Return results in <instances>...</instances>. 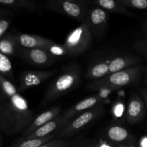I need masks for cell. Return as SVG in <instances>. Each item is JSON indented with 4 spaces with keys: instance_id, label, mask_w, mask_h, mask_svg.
I'll use <instances>...</instances> for the list:
<instances>
[{
    "instance_id": "cell-1",
    "label": "cell",
    "mask_w": 147,
    "mask_h": 147,
    "mask_svg": "<svg viewBox=\"0 0 147 147\" xmlns=\"http://www.w3.org/2000/svg\"><path fill=\"white\" fill-rule=\"evenodd\" d=\"M5 96L0 103V131L7 136L23 133L34 119V113L17 88Z\"/></svg>"
},
{
    "instance_id": "cell-2",
    "label": "cell",
    "mask_w": 147,
    "mask_h": 147,
    "mask_svg": "<svg viewBox=\"0 0 147 147\" xmlns=\"http://www.w3.org/2000/svg\"><path fill=\"white\" fill-rule=\"evenodd\" d=\"M81 75V68L76 63L65 66L61 74L52 82L46 90L42 104H49L75 88L80 83Z\"/></svg>"
},
{
    "instance_id": "cell-3",
    "label": "cell",
    "mask_w": 147,
    "mask_h": 147,
    "mask_svg": "<svg viewBox=\"0 0 147 147\" xmlns=\"http://www.w3.org/2000/svg\"><path fill=\"white\" fill-rule=\"evenodd\" d=\"M143 67L136 65L113 73L103 78L93 80L88 85L90 90H117L128 87L139 80Z\"/></svg>"
},
{
    "instance_id": "cell-4",
    "label": "cell",
    "mask_w": 147,
    "mask_h": 147,
    "mask_svg": "<svg viewBox=\"0 0 147 147\" xmlns=\"http://www.w3.org/2000/svg\"><path fill=\"white\" fill-rule=\"evenodd\" d=\"M93 35L86 22L81 23L66 37L63 46L70 57H77L88 50L93 42Z\"/></svg>"
},
{
    "instance_id": "cell-5",
    "label": "cell",
    "mask_w": 147,
    "mask_h": 147,
    "mask_svg": "<svg viewBox=\"0 0 147 147\" xmlns=\"http://www.w3.org/2000/svg\"><path fill=\"white\" fill-rule=\"evenodd\" d=\"M90 4L91 1L85 0H50L45 7L50 11L64 14L83 23L87 18Z\"/></svg>"
},
{
    "instance_id": "cell-6",
    "label": "cell",
    "mask_w": 147,
    "mask_h": 147,
    "mask_svg": "<svg viewBox=\"0 0 147 147\" xmlns=\"http://www.w3.org/2000/svg\"><path fill=\"white\" fill-rule=\"evenodd\" d=\"M103 113L104 109L102 104L85 111L84 113L70 120L65 127L57 132L55 139L65 140L72 137L90 124L92 122L103 116Z\"/></svg>"
},
{
    "instance_id": "cell-7",
    "label": "cell",
    "mask_w": 147,
    "mask_h": 147,
    "mask_svg": "<svg viewBox=\"0 0 147 147\" xmlns=\"http://www.w3.org/2000/svg\"><path fill=\"white\" fill-rule=\"evenodd\" d=\"M17 44L24 48L41 49L48 52L55 57L67 55L63 45L56 44L51 40L40 37L35 34L18 33L15 34Z\"/></svg>"
},
{
    "instance_id": "cell-8",
    "label": "cell",
    "mask_w": 147,
    "mask_h": 147,
    "mask_svg": "<svg viewBox=\"0 0 147 147\" xmlns=\"http://www.w3.org/2000/svg\"><path fill=\"white\" fill-rule=\"evenodd\" d=\"M109 20V14L108 11L93 6L89 9L86 22L93 37L100 39L107 32Z\"/></svg>"
},
{
    "instance_id": "cell-9",
    "label": "cell",
    "mask_w": 147,
    "mask_h": 147,
    "mask_svg": "<svg viewBox=\"0 0 147 147\" xmlns=\"http://www.w3.org/2000/svg\"><path fill=\"white\" fill-rule=\"evenodd\" d=\"M17 55L28 64L37 67H47L56 60V57L41 49L24 48L19 46Z\"/></svg>"
},
{
    "instance_id": "cell-10",
    "label": "cell",
    "mask_w": 147,
    "mask_h": 147,
    "mask_svg": "<svg viewBox=\"0 0 147 147\" xmlns=\"http://www.w3.org/2000/svg\"><path fill=\"white\" fill-rule=\"evenodd\" d=\"M57 70H26L20 76L18 90L22 92L40 85L54 76Z\"/></svg>"
},
{
    "instance_id": "cell-11",
    "label": "cell",
    "mask_w": 147,
    "mask_h": 147,
    "mask_svg": "<svg viewBox=\"0 0 147 147\" xmlns=\"http://www.w3.org/2000/svg\"><path fill=\"white\" fill-rule=\"evenodd\" d=\"M146 107L143 98L139 94H133L129 100L126 111V119L130 125L141 123L145 118Z\"/></svg>"
},
{
    "instance_id": "cell-12",
    "label": "cell",
    "mask_w": 147,
    "mask_h": 147,
    "mask_svg": "<svg viewBox=\"0 0 147 147\" xmlns=\"http://www.w3.org/2000/svg\"><path fill=\"white\" fill-rule=\"evenodd\" d=\"M106 99V97L103 95L97 94L90 96L73 105L72 107L63 112L62 114L65 119L71 120L76 116L84 113L85 111H87L96 106L101 105Z\"/></svg>"
},
{
    "instance_id": "cell-13",
    "label": "cell",
    "mask_w": 147,
    "mask_h": 147,
    "mask_svg": "<svg viewBox=\"0 0 147 147\" xmlns=\"http://www.w3.org/2000/svg\"><path fill=\"white\" fill-rule=\"evenodd\" d=\"M69 121H70L69 119H65L63 116V114H60L54 119L49 121L48 123H45L44 126L36 130L31 135L24 138L28 139H42V138H45L46 136L53 134H57V132L60 131L63 127H65Z\"/></svg>"
},
{
    "instance_id": "cell-14",
    "label": "cell",
    "mask_w": 147,
    "mask_h": 147,
    "mask_svg": "<svg viewBox=\"0 0 147 147\" xmlns=\"http://www.w3.org/2000/svg\"><path fill=\"white\" fill-rule=\"evenodd\" d=\"M61 112V109L60 106H54L50 109L49 110L45 111L43 113H40L39 116L34 118L32 123L29 125L28 127L23 131L22 137H27L32 134L34 133L36 130L40 129L45 123H48L58 116Z\"/></svg>"
},
{
    "instance_id": "cell-15",
    "label": "cell",
    "mask_w": 147,
    "mask_h": 147,
    "mask_svg": "<svg viewBox=\"0 0 147 147\" xmlns=\"http://www.w3.org/2000/svg\"><path fill=\"white\" fill-rule=\"evenodd\" d=\"M106 135L107 139L112 143L119 145H132L135 138L125 127L119 125H113L108 128Z\"/></svg>"
},
{
    "instance_id": "cell-16",
    "label": "cell",
    "mask_w": 147,
    "mask_h": 147,
    "mask_svg": "<svg viewBox=\"0 0 147 147\" xmlns=\"http://www.w3.org/2000/svg\"><path fill=\"white\" fill-rule=\"evenodd\" d=\"M140 58L133 55H121L108 60L109 75L121 71L125 69L136 65L140 62Z\"/></svg>"
},
{
    "instance_id": "cell-17",
    "label": "cell",
    "mask_w": 147,
    "mask_h": 147,
    "mask_svg": "<svg viewBox=\"0 0 147 147\" xmlns=\"http://www.w3.org/2000/svg\"><path fill=\"white\" fill-rule=\"evenodd\" d=\"M91 4H93L95 7L106 10L108 12L116 13L128 17H135V14L122 5L119 0H93L91 1Z\"/></svg>"
},
{
    "instance_id": "cell-18",
    "label": "cell",
    "mask_w": 147,
    "mask_h": 147,
    "mask_svg": "<svg viewBox=\"0 0 147 147\" xmlns=\"http://www.w3.org/2000/svg\"><path fill=\"white\" fill-rule=\"evenodd\" d=\"M109 76V67L108 60L97 61L88 68L86 78L89 80H97Z\"/></svg>"
},
{
    "instance_id": "cell-19",
    "label": "cell",
    "mask_w": 147,
    "mask_h": 147,
    "mask_svg": "<svg viewBox=\"0 0 147 147\" xmlns=\"http://www.w3.org/2000/svg\"><path fill=\"white\" fill-rule=\"evenodd\" d=\"M0 6L24 10L28 12H36L42 9L40 4L32 0H0Z\"/></svg>"
},
{
    "instance_id": "cell-20",
    "label": "cell",
    "mask_w": 147,
    "mask_h": 147,
    "mask_svg": "<svg viewBox=\"0 0 147 147\" xmlns=\"http://www.w3.org/2000/svg\"><path fill=\"white\" fill-rule=\"evenodd\" d=\"M18 47L15 34L6 33L0 40V52L7 56L17 54Z\"/></svg>"
},
{
    "instance_id": "cell-21",
    "label": "cell",
    "mask_w": 147,
    "mask_h": 147,
    "mask_svg": "<svg viewBox=\"0 0 147 147\" xmlns=\"http://www.w3.org/2000/svg\"><path fill=\"white\" fill-rule=\"evenodd\" d=\"M56 134L50 135L42 139H28L24 137H22L13 143L9 147H39L44 144L55 139Z\"/></svg>"
},
{
    "instance_id": "cell-22",
    "label": "cell",
    "mask_w": 147,
    "mask_h": 147,
    "mask_svg": "<svg viewBox=\"0 0 147 147\" xmlns=\"http://www.w3.org/2000/svg\"><path fill=\"white\" fill-rule=\"evenodd\" d=\"M0 75L8 80H14L13 67L11 60L6 55L0 52Z\"/></svg>"
},
{
    "instance_id": "cell-23",
    "label": "cell",
    "mask_w": 147,
    "mask_h": 147,
    "mask_svg": "<svg viewBox=\"0 0 147 147\" xmlns=\"http://www.w3.org/2000/svg\"><path fill=\"white\" fill-rule=\"evenodd\" d=\"M119 2L126 8L135 9H146L147 0H119Z\"/></svg>"
},
{
    "instance_id": "cell-24",
    "label": "cell",
    "mask_w": 147,
    "mask_h": 147,
    "mask_svg": "<svg viewBox=\"0 0 147 147\" xmlns=\"http://www.w3.org/2000/svg\"><path fill=\"white\" fill-rule=\"evenodd\" d=\"M134 47L137 53L147 57V38L135 42L134 43Z\"/></svg>"
},
{
    "instance_id": "cell-25",
    "label": "cell",
    "mask_w": 147,
    "mask_h": 147,
    "mask_svg": "<svg viewBox=\"0 0 147 147\" xmlns=\"http://www.w3.org/2000/svg\"><path fill=\"white\" fill-rule=\"evenodd\" d=\"M10 24H11V22H10L8 17H0V40L7 33V31L9 27Z\"/></svg>"
},
{
    "instance_id": "cell-26",
    "label": "cell",
    "mask_w": 147,
    "mask_h": 147,
    "mask_svg": "<svg viewBox=\"0 0 147 147\" xmlns=\"http://www.w3.org/2000/svg\"><path fill=\"white\" fill-rule=\"evenodd\" d=\"M67 142H66L65 140L54 139L39 147H62L64 146V145H65Z\"/></svg>"
},
{
    "instance_id": "cell-27",
    "label": "cell",
    "mask_w": 147,
    "mask_h": 147,
    "mask_svg": "<svg viewBox=\"0 0 147 147\" xmlns=\"http://www.w3.org/2000/svg\"><path fill=\"white\" fill-rule=\"evenodd\" d=\"M62 147H84V144L81 141H72Z\"/></svg>"
},
{
    "instance_id": "cell-28",
    "label": "cell",
    "mask_w": 147,
    "mask_h": 147,
    "mask_svg": "<svg viewBox=\"0 0 147 147\" xmlns=\"http://www.w3.org/2000/svg\"><path fill=\"white\" fill-rule=\"evenodd\" d=\"M139 92H140L141 96L144 101L147 109V89L144 88H142L139 89Z\"/></svg>"
},
{
    "instance_id": "cell-29",
    "label": "cell",
    "mask_w": 147,
    "mask_h": 147,
    "mask_svg": "<svg viewBox=\"0 0 147 147\" xmlns=\"http://www.w3.org/2000/svg\"><path fill=\"white\" fill-rule=\"evenodd\" d=\"M11 16H14V14L10 11H6V10L1 9H0V17H11Z\"/></svg>"
},
{
    "instance_id": "cell-30",
    "label": "cell",
    "mask_w": 147,
    "mask_h": 147,
    "mask_svg": "<svg viewBox=\"0 0 147 147\" xmlns=\"http://www.w3.org/2000/svg\"><path fill=\"white\" fill-rule=\"evenodd\" d=\"M5 97H6L5 94L4 93V92H3L1 86H0V103H1L3 100H4V99L5 98Z\"/></svg>"
},
{
    "instance_id": "cell-31",
    "label": "cell",
    "mask_w": 147,
    "mask_h": 147,
    "mask_svg": "<svg viewBox=\"0 0 147 147\" xmlns=\"http://www.w3.org/2000/svg\"><path fill=\"white\" fill-rule=\"evenodd\" d=\"M143 27H144V30L146 32H147V20H145L144 22Z\"/></svg>"
},
{
    "instance_id": "cell-32",
    "label": "cell",
    "mask_w": 147,
    "mask_h": 147,
    "mask_svg": "<svg viewBox=\"0 0 147 147\" xmlns=\"http://www.w3.org/2000/svg\"><path fill=\"white\" fill-rule=\"evenodd\" d=\"M2 142H3L2 135H1V132L0 131V147H1V145H2Z\"/></svg>"
},
{
    "instance_id": "cell-33",
    "label": "cell",
    "mask_w": 147,
    "mask_h": 147,
    "mask_svg": "<svg viewBox=\"0 0 147 147\" xmlns=\"http://www.w3.org/2000/svg\"><path fill=\"white\" fill-rule=\"evenodd\" d=\"M144 84L145 86H147V73H146V76H145L144 80Z\"/></svg>"
},
{
    "instance_id": "cell-34",
    "label": "cell",
    "mask_w": 147,
    "mask_h": 147,
    "mask_svg": "<svg viewBox=\"0 0 147 147\" xmlns=\"http://www.w3.org/2000/svg\"><path fill=\"white\" fill-rule=\"evenodd\" d=\"M96 147H108V146H104V145H98V146H96Z\"/></svg>"
}]
</instances>
